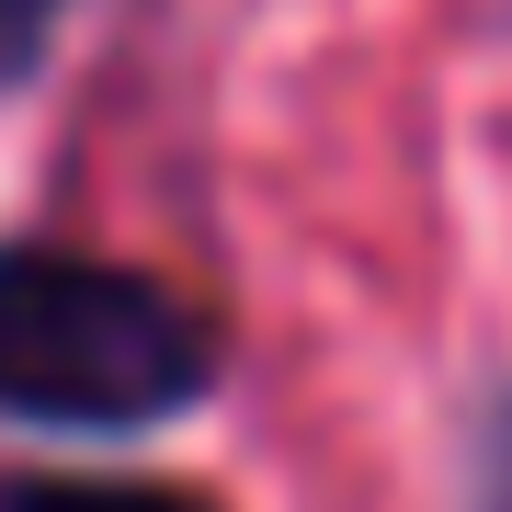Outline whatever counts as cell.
I'll list each match as a JSON object with an SVG mask.
<instances>
[{
	"mask_svg": "<svg viewBox=\"0 0 512 512\" xmlns=\"http://www.w3.org/2000/svg\"><path fill=\"white\" fill-rule=\"evenodd\" d=\"M467 512H512V387L478 410V433H467Z\"/></svg>",
	"mask_w": 512,
	"mask_h": 512,
	"instance_id": "cell-3",
	"label": "cell"
},
{
	"mask_svg": "<svg viewBox=\"0 0 512 512\" xmlns=\"http://www.w3.org/2000/svg\"><path fill=\"white\" fill-rule=\"evenodd\" d=\"M57 23H69V0H0V92H23V80L46 69Z\"/></svg>",
	"mask_w": 512,
	"mask_h": 512,
	"instance_id": "cell-4",
	"label": "cell"
},
{
	"mask_svg": "<svg viewBox=\"0 0 512 512\" xmlns=\"http://www.w3.org/2000/svg\"><path fill=\"white\" fill-rule=\"evenodd\" d=\"M217 399V330L137 262L0 239V421L46 444H137Z\"/></svg>",
	"mask_w": 512,
	"mask_h": 512,
	"instance_id": "cell-1",
	"label": "cell"
},
{
	"mask_svg": "<svg viewBox=\"0 0 512 512\" xmlns=\"http://www.w3.org/2000/svg\"><path fill=\"white\" fill-rule=\"evenodd\" d=\"M0 512H217V501L171 478H12Z\"/></svg>",
	"mask_w": 512,
	"mask_h": 512,
	"instance_id": "cell-2",
	"label": "cell"
}]
</instances>
